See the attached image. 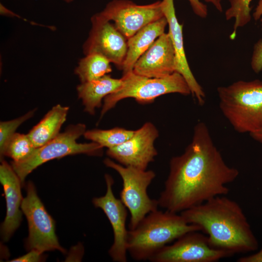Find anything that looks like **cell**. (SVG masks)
<instances>
[{"label":"cell","instance_id":"d6986e66","mask_svg":"<svg viewBox=\"0 0 262 262\" xmlns=\"http://www.w3.org/2000/svg\"><path fill=\"white\" fill-rule=\"evenodd\" d=\"M69 107L57 104L27 134L35 147H39L55 138L65 122Z\"/></svg>","mask_w":262,"mask_h":262},{"label":"cell","instance_id":"7402d4cb","mask_svg":"<svg viewBox=\"0 0 262 262\" xmlns=\"http://www.w3.org/2000/svg\"><path fill=\"white\" fill-rule=\"evenodd\" d=\"M36 148L28 134L16 132L7 142L0 154V159L6 156L13 162H22L29 158Z\"/></svg>","mask_w":262,"mask_h":262},{"label":"cell","instance_id":"d4e9b609","mask_svg":"<svg viewBox=\"0 0 262 262\" xmlns=\"http://www.w3.org/2000/svg\"><path fill=\"white\" fill-rule=\"evenodd\" d=\"M194 13L201 18H206L208 15L207 6L200 0H188ZM207 2L212 3L220 12H222L223 7L221 0H204Z\"/></svg>","mask_w":262,"mask_h":262},{"label":"cell","instance_id":"277c9868","mask_svg":"<svg viewBox=\"0 0 262 262\" xmlns=\"http://www.w3.org/2000/svg\"><path fill=\"white\" fill-rule=\"evenodd\" d=\"M217 91L221 112L236 131L250 134L262 128V81H238Z\"/></svg>","mask_w":262,"mask_h":262},{"label":"cell","instance_id":"8fae6325","mask_svg":"<svg viewBox=\"0 0 262 262\" xmlns=\"http://www.w3.org/2000/svg\"><path fill=\"white\" fill-rule=\"evenodd\" d=\"M91 30L82 46L83 54H101L121 69L127 52V39L114 24L97 13L91 17Z\"/></svg>","mask_w":262,"mask_h":262},{"label":"cell","instance_id":"f1b7e54d","mask_svg":"<svg viewBox=\"0 0 262 262\" xmlns=\"http://www.w3.org/2000/svg\"><path fill=\"white\" fill-rule=\"evenodd\" d=\"M262 16V0H259L258 4L253 14V17L255 20H259ZM262 27V17L260 19Z\"/></svg>","mask_w":262,"mask_h":262},{"label":"cell","instance_id":"ba28073f","mask_svg":"<svg viewBox=\"0 0 262 262\" xmlns=\"http://www.w3.org/2000/svg\"><path fill=\"white\" fill-rule=\"evenodd\" d=\"M26 190L27 196L21 205L29 228L26 249H35L43 253L57 250L65 253L66 250L60 245L55 233L54 220L46 211L32 182L27 183Z\"/></svg>","mask_w":262,"mask_h":262},{"label":"cell","instance_id":"44dd1931","mask_svg":"<svg viewBox=\"0 0 262 262\" xmlns=\"http://www.w3.org/2000/svg\"><path fill=\"white\" fill-rule=\"evenodd\" d=\"M134 132V131L115 127L109 130L94 129L86 131L83 136L88 140L96 143L102 147H114L123 143Z\"/></svg>","mask_w":262,"mask_h":262},{"label":"cell","instance_id":"3957f363","mask_svg":"<svg viewBox=\"0 0 262 262\" xmlns=\"http://www.w3.org/2000/svg\"><path fill=\"white\" fill-rule=\"evenodd\" d=\"M200 231L179 213L155 210L147 214L133 229L129 230L127 251L137 261L149 260L160 250L183 234Z\"/></svg>","mask_w":262,"mask_h":262},{"label":"cell","instance_id":"30bf717a","mask_svg":"<svg viewBox=\"0 0 262 262\" xmlns=\"http://www.w3.org/2000/svg\"><path fill=\"white\" fill-rule=\"evenodd\" d=\"M199 231L188 232L160 250L149 260L152 262H215L232 256L213 247L207 235Z\"/></svg>","mask_w":262,"mask_h":262},{"label":"cell","instance_id":"484cf974","mask_svg":"<svg viewBox=\"0 0 262 262\" xmlns=\"http://www.w3.org/2000/svg\"><path fill=\"white\" fill-rule=\"evenodd\" d=\"M250 65L251 69L256 73L262 70V38L254 46Z\"/></svg>","mask_w":262,"mask_h":262},{"label":"cell","instance_id":"f546056e","mask_svg":"<svg viewBox=\"0 0 262 262\" xmlns=\"http://www.w3.org/2000/svg\"><path fill=\"white\" fill-rule=\"evenodd\" d=\"M0 13L1 15L10 16L12 17H16L19 18H22L17 14L8 9L1 3H0Z\"/></svg>","mask_w":262,"mask_h":262},{"label":"cell","instance_id":"1f68e13d","mask_svg":"<svg viewBox=\"0 0 262 262\" xmlns=\"http://www.w3.org/2000/svg\"><path fill=\"white\" fill-rule=\"evenodd\" d=\"M62 0L67 3H70L73 1V0Z\"/></svg>","mask_w":262,"mask_h":262},{"label":"cell","instance_id":"2e32d148","mask_svg":"<svg viewBox=\"0 0 262 262\" xmlns=\"http://www.w3.org/2000/svg\"><path fill=\"white\" fill-rule=\"evenodd\" d=\"M0 181L2 185L6 199V214L1 224V238L8 241L18 228L22 220L20 210L23 198L21 181L11 165L4 160L0 165Z\"/></svg>","mask_w":262,"mask_h":262},{"label":"cell","instance_id":"7c38bea8","mask_svg":"<svg viewBox=\"0 0 262 262\" xmlns=\"http://www.w3.org/2000/svg\"><path fill=\"white\" fill-rule=\"evenodd\" d=\"M158 136V131L154 124L145 123L134 131L126 141L108 148L107 155L123 165L146 170L158 154L154 144Z\"/></svg>","mask_w":262,"mask_h":262},{"label":"cell","instance_id":"6da1fadb","mask_svg":"<svg viewBox=\"0 0 262 262\" xmlns=\"http://www.w3.org/2000/svg\"><path fill=\"white\" fill-rule=\"evenodd\" d=\"M239 170L228 165L203 122L194 128L192 141L181 155L172 157L164 186L158 199L159 207L180 213L229 191L227 185Z\"/></svg>","mask_w":262,"mask_h":262},{"label":"cell","instance_id":"9c48e42d","mask_svg":"<svg viewBox=\"0 0 262 262\" xmlns=\"http://www.w3.org/2000/svg\"><path fill=\"white\" fill-rule=\"evenodd\" d=\"M113 21L116 29L128 39L146 25L164 16L161 1L139 5L130 0H112L97 13Z\"/></svg>","mask_w":262,"mask_h":262},{"label":"cell","instance_id":"9a60e30c","mask_svg":"<svg viewBox=\"0 0 262 262\" xmlns=\"http://www.w3.org/2000/svg\"><path fill=\"white\" fill-rule=\"evenodd\" d=\"M163 12L169 27L168 33L173 43L176 63V72L181 74L188 83L191 94L201 105L205 102V94L203 88L194 77L187 62L183 45L182 24L177 18L174 0L161 1Z\"/></svg>","mask_w":262,"mask_h":262},{"label":"cell","instance_id":"ffe728a7","mask_svg":"<svg viewBox=\"0 0 262 262\" xmlns=\"http://www.w3.org/2000/svg\"><path fill=\"white\" fill-rule=\"evenodd\" d=\"M111 63L101 54L90 53L80 60L75 73L81 83L95 80L112 72Z\"/></svg>","mask_w":262,"mask_h":262},{"label":"cell","instance_id":"4fadbf2b","mask_svg":"<svg viewBox=\"0 0 262 262\" xmlns=\"http://www.w3.org/2000/svg\"><path fill=\"white\" fill-rule=\"evenodd\" d=\"M107 189L104 196L94 197V205L101 209L107 216L114 233V242L108 253L113 261H127V239L128 231L126 227L127 211L120 199L117 198L113 192L114 181L109 174L105 175Z\"/></svg>","mask_w":262,"mask_h":262},{"label":"cell","instance_id":"7a4b0ae2","mask_svg":"<svg viewBox=\"0 0 262 262\" xmlns=\"http://www.w3.org/2000/svg\"><path fill=\"white\" fill-rule=\"evenodd\" d=\"M180 214L188 223L198 226L215 249L233 256L258 248L241 206L225 196L213 197Z\"/></svg>","mask_w":262,"mask_h":262},{"label":"cell","instance_id":"4dcf8cb0","mask_svg":"<svg viewBox=\"0 0 262 262\" xmlns=\"http://www.w3.org/2000/svg\"><path fill=\"white\" fill-rule=\"evenodd\" d=\"M249 135L254 140L262 144V128Z\"/></svg>","mask_w":262,"mask_h":262},{"label":"cell","instance_id":"8992f818","mask_svg":"<svg viewBox=\"0 0 262 262\" xmlns=\"http://www.w3.org/2000/svg\"><path fill=\"white\" fill-rule=\"evenodd\" d=\"M86 131L84 124L78 123L67 127L66 131L45 145L36 148L27 159L19 162H11V166L22 184L27 176L33 170L49 161L79 154L101 156L102 148L99 144L92 142L78 143L77 139Z\"/></svg>","mask_w":262,"mask_h":262},{"label":"cell","instance_id":"ac0fdd59","mask_svg":"<svg viewBox=\"0 0 262 262\" xmlns=\"http://www.w3.org/2000/svg\"><path fill=\"white\" fill-rule=\"evenodd\" d=\"M122 82L121 78H113L106 74L98 79L81 83L77 90L84 111L94 115L95 109L101 106L102 99L120 88Z\"/></svg>","mask_w":262,"mask_h":262},{"label":"cell","instance_id":"5b68a950","mask_svg":"<svg viewBox=\"0 0 262 262\" xmlns=\"http://www.w3.org/2000/svg\"><path fill=\"white\" fill-rule=\"evenodd\" d=\"M121 79L123 82L120 88L104 98L101 117L117 102L126 98H133L138 102L146 103L167 94H191L185 79L177 72L164 78H155L140 76L131 71L123 75Z\"/></svg>","mask_w":262,"mask_h":262},{"label":"cell","instance_id":"52a82bcc","mask_svg":"<svg viewBox=\"0 0 262 262\" xmlns=\"http://www.w3.org/2000/svg\"><path fill=\"white\" fill-rule=\"evenodd\" d=\"M103 162L106 166L116 171L122 180L120 200L130 213L129 229H133L147 214L159 207L158 200L150 198L147 193L156 174L152 170L124 166L109 158Z\"/></svg>","mask_w":262,"mask_h":262},{"label":"cell","instance_id":"4316f807","mask_svg":"<svg viewBox=\"0 0 262 262\" xmlns=\"http://www.w3.org/2000/svg\"><path fill=\"white\" fill-rule=\"evenodd\" d=\"M44 260L43 253L35 249H32L23 256L14 259L11 262H38Z\"/></svg>","mask_w":262,"mask_h":262},{"label":"cell","instance_id":"83f0119b","mask_svg":"<svg viewBox=\"0 0 262 262\" xmlns=\"http://www.w3.org/2000/svg\"><path fill=\"white\" fill-rule=\"evenodd\" d=\"M238 262H262V247L257 253L244 256L237 260Z\"/></svg>","mask_w":262,"mask_h":262},{"label":"cell","instance_id":"e0dca14e","mask_svg":"<svg viewBox=\"0 0 262 262\" xmlns=\"http://www.w3.org/2000/svg\"><path fill=\"white\" fill-rule=\"evenodd\" d=\"M167 25L164 16L144 27L127 39V52L121 68L123 75L132 71L137 60L164 33Z\"/></svg>","mask_w":262,"mask_h":262},{"label":"cell","instance_id":"cb8c5ba5","mask_svg":"<svg viewBox=\"0 0 262 262\" xmlns=\"http://www.w3.org/2000/svg\"><path fill=\"white\" fill-rule=\"evenodd\" d=\"M34 111L28 112L25 115L17 118L2 121L0 123V154L9 140L14 133L17 128L24 122L30 119L33 115Z\"/></svg>","mask_w":262,"mask_h":262},{"label":"cell","instance_id":"603a6c76","mask_svg":"<svg viewBox=\"0 0 262 262\" xmlns=\"http://www.w3.org/2000/svg\"><path fill=\"white\" fill-rule=\"evenodd\" d=\"M252 0H229V7L225 12V18L229 20L234 19L233 31L229 37L233 40L237 30L247 25L251 20L250 3Z\"/></svg>","mask_w":262,"mask_h":262},{"label":"cell","instance_id":"5bb4252c","mask_svg":"<svg viewBox=\"0 0 262 262\" xmlns=\"http://www.w3.org/2000/svg\"><path fill=\"white\" fill-rule=\"evenodd\" d=\"M175 61L171 38L164 33L139 58L132 71L148 78H164L176 72Z\"/></svg>","mask_w":262,"mask_h":262}]
</instances>
